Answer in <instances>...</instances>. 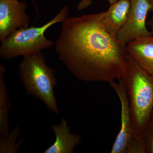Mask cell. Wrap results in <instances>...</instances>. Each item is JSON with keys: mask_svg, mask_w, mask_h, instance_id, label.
Returning <instances> with one entry per match:
<instances>
[{"mask_svg": "<svg viewBox=\"0 0 153 153\" xmlns=\"http://www.w3.org/2000/svg\"><path fill=\"white\" fill-rule=\"evenodd\" d=\"M55 134V142L44 153H74V148L81 143V136L71 133L67 121L61 119L60 123L51 126Z\"/></svg>", "mask_w": 153, "mask_h": 153, "instance_id": "cell-8", "label": "cell"}, {"mask_svg": "<svg viewBox=\"0 0 153 153\" xmlns=\"http://www.w3.org/2000/svg\"><path fill=\"white\" fill-rule=\"evenodd\" d=\"M131 8L130 0H118L103 12L102 23L110 33L116 36L127 21Z\"/></svg>", "mask_w": 153, "mask_h": 153, "instance_id": "cell-10", "label": "cell"}, {"mask_svg": "<svg viewBox=\"0 0 153 153\" xmlns=\"http://www.w3.org/2000/svg\"><path fill=\"white\" fill-rule=\"evenodd\" d=\"M107 1L109 2L110 5H111L113 4V3L117 1L118 0H107Z\"/></svg>", "mask_w": 153, "mask_h": 153, "instance_id": "cell-18", "label": "cell"}, {"mask_svg": "<svg viewBox=\"0 0 153 153\" xmlns=\"http://www.w3.org/2000/svg\"><path fill=\"white\" fill-rule=\"evenodd\" d=\"M143 139L146 146V153H153V110Z\"/></svg>", "mask_w": 153, "mask_h": 153, "instance_id": "cell-13", "label": "cell"}, {"mask_svg": "<svg viewBox=\"0 0 153 153\" xmlns=\"http://www.w3.org/2000/svg\"><path fill=\"white\" fill-rule=\"evenodd\" d=\"M21 129L16 126L5 136L0 137V153H17L20 149L22 141H17Z\"/></svg>", "mask_w": 153, "mask_h": 153, "instance_id": "cell-12", "label": "cell"}, {"mask_svg": "<svg viewBox=\"0 0 153 153\" xmlns=\"http://www.w3.org/2000/svg\"><path fill=\"white\" fill-rule=\"evenodd\" d=\"M27 4L21 0H0V41L15 31L29 27Z\"/></svg>", "mask_w": 153, "mask_h": 153, "instance_id": "cell-5", "label": "cell"}, {"mask_svg": "<svg viewBox=\"0 0 153 153\" xmlns=\"http://www.w3.org/2000/svg\"><path fill=\"white\" fill-rule=\"evenodd\" d=\"M131 8L126 24L117 34V39L127 45L132 41L152 36L146 27V19L150 6L147 0H130Z\"/></svg>", "mask_w": 153, "mask_h": 153, "instance_id": "cell-6", "label": "cell"}, {"mask_svg": "<svg viewBox=\"0 0 153 153\" xmlns=\"http://www.w3.org/2000/svg\"><path fill=\"white\" fill-rule=\"evenodd\" d=\"M148 25L151 28L150 32L152 36H153V16L148 22Z\"/></svg>", "mask_w": 153, "mask_h": 153, "instance_id": "cell-16", "label": "cell"}, {"mask_svg": "<svg viewBox=\"0 0 153 153\" xmlns=\"http://www.w3.org/2000/svg\"><path fill=\"white\" fill-rule=\"evenodd\" d=\"M6 68L0 65V137L5 136L9 133V114L10 103L7 89L4 80Z\"/></svg>", "mask_w": 153, "mask_h": 153, "instance_id": "cell-11", "label": "cell"}, {"mask_svg": "<svg viewBox=\"0 0 153 153\" xmlns=\"http://www.w3.org/2000/svg\"><path fill=\"white\" fill-rule=\"evenodd\" d=\"M68 13L69 7L66 5L43 26L16 30L1 42L0 56L4 60H10L18 56L25 57L52 48L55 44L45 37V32L55 24L64 22L68 18Z\"/></svg>", "mask_w": 153, "mask_h": 153, "instance_id": "cell-4", "label": "cell"}, {"mask_svg": "<svg viewBox=\"0 0 153 153\" xmlns=\"http://www.w3.org/2000/svg\"><path fill=\"white\" fill-rule=\"evenodd\" d=\"M118 82L109 83L119 98L121 107V127L111 153H125L134 139V125L128 98L125 87L120 78Z\"/></svg>", "mask_w": 153, "mask_h": 153, "instance_id": "cell-7", "label": "cell"}, {"mask_svg": "<svg viewBox=\"0 0 153 153\" xmlns=\"http://www.w3.org/2000/svg\"><path fill=\"white\" fill-rule=\"evenodd\" d=\"M120 79L128 97L134 125V138L143 139L153 110V76L128 54Z\"/></svg>", "mask_w": 153, "mask_h": 153, "instance_id": "cell-2", "label": "cell"}, {"mask_svg": "<svg viewBox=\"0 0 153 153\" xmlns=\"http://www.w3.org/2000/svg\"><path fill=\"white\" fill-rule=\"evenodd\" d=\"M128 54L153 76V36L141 37L126 45Z\"/></svg>", "mask_w": 153, "mask_h": 153, "instance_id": "cell-9", "label": "cell"}, {"mask_svg": "<svg viewBox=\"0 0 153 153\" xmlns=\"http://www.w3.org/2000/svg\"><path fill=\"white\" fill-rule=\"evenodd\" d=\"M92 3V0H81L77 5V8L79 10H82L88 7Z\"/></svg>", "mask_w": 153, "mask_h": 153, "instance_id": "cell-15", "label": "cell"}, {"mask_svg": "<svg viewBox=\"0 0 153 153\" xmlns=\"http://www.w3.org/2000/svg\"><path fill=\"white\" fill-rule=\"evenodd\" d=\"M150 6V12H153V0H147Z\"/></svg>", "mask_w": 153, "mask_h": 153, "instance_id": "cell-17", "label": "cell"}, {"mask_svg": "<svg viewBox=\"0 0 153 153\" xmlns=\"http://www.w3.org/2000/svg\"><path fill=\"white\" fill-rule=\"evenodd\" d=\"M27 93L44 102L49 111L58 114L54 88L57 85L55 72L47 65L41 52L23 57L18 68Z\"/></svg>", "mask_w": 153, "mask_h": 153, "instance_id": "cell-3", "label": "cell"}, {"mask_svg": "<svg viewBox=\"0 0 153 153\" xmlns=\"http://www.w3.org/2000/svg\"><path fill=\"white\" fill-rule=\"evenodd\" d=\"M103 12L68 17L62 23L55 49L59 59L76 78L108 83L125 70L126 45L107 30Z\"/></svg>", "mask_w": 153, "mask_h": 153, "instance_id": "cell-1", "label": "cell"}, {"mask_svg": "<svg viewBox=\"0 0 153 153\" xmlns=\"http://www.w3.org/2000/svg\"><path fill=\"white\" fill-rule=\"evenodd\" d=\"M125 153H146L143 138H134L127 149Z\"/></svg>", "mask_w": 153, "mask_h": 153, "instance_id": "cell-14", "label": "cell"}]
</instances>
